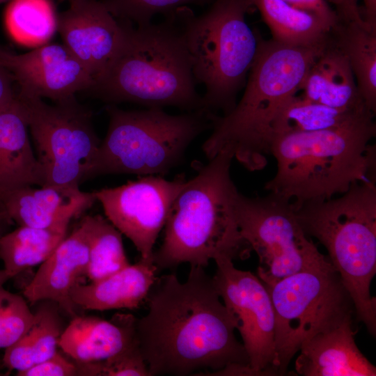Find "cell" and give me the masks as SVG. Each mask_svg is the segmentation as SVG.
<instances>
[{
	"instance_id": "cb8c5ba5",
	"label": "cell",
	"mask_w": 376,
	"mask_h": 376,
	"mask_svg": "<svg viewBox=\"0 0 376 376\" xmlns=\"http://www.w3.org/2000/svg\"><path fill=\"white\" fill-rule=\"evenodd\" d=\"M330 37L346 56L364 103L375 113L376 29L366 23L339 21Z\"/></svg>"
},
{
	"instance_id": "e0dca14e",
	"label": "cell",
	"mask_w": 376,
	"mask_h": 376,
	"mask_svg": "<svg viewBox=\"0 0 376 376\" xmlns=\"http://www.w3.org/2000/svg\"><path fill=\"white\" fill-rule=\"evenodd\" d=\"M88 246L85 228L80 222L42 264L23 295L31 304L51 301L75 317L78 308L71 298L72 288L86 276Z\"/></svg>"
},
{
	"instance_id": "ba28073f",
	"label": "cell",
	"mask_w": 376,
	"mask_h": 376,
	"mask_svg": "<svg viewBox=\"0 0 376 376\" xmlns=\"http://www.w3.org/2000/svg\"><path fill=\"white\" fill-rule=\"evenodd\" d=\"M109 122L88 179L107 174L164 175L177 166L191 141L213 125L201 109L171 115L162 108L126 111L107 107Z\"/></svg>"
},
{
	"instance_id": "44dd1931",
	"label": "cell",
	"mask_w": 376,
	"mask_h": 376,
	"mask_svg": "<svg viewBox=\"0 0 376 376\" xmlns=\"http://www.w3.org/2000/svg\"><path fill=\"white\" fill-rule=\"evenodd\" d=\"M159 272L152 259L140 258L135 264L88 284L78 283L71 291L77 308L107 311L134 309L141 306Z\"/></svg>"
},
{
	"instance_id": "8fae6325",
	"label": "cell",
	"mask_w": 376,
	"mask_h": 376,
	"mask_svg": "<svg viewBox=\"0 0 376 376\" xmlns=\"http://www.w3.org/2000/svg\"><path fill=\"white\" fill-rule=\"evenodd\" d=\"M235 214L242 236L259 258L258 277L265 285L331 264L307 238L289 201L272 193L256 198L239 193Z\"/></svg>"
},
{
	"instance_id": "f1b7e54d",
	"label": "cell",
	"mask_w": 376,
	"mask_h": 376,
	"mask_svg": "<svg viewBox=\"0 0 376 376\" xmlns=\"http://www.w3.org/2000/svg\"><path fill=\"white\" fill-rule=\"evenodd\" d=\"M5 22L17 42L43 45L56 30L57 16L52 0H10Z\"/></svg>"
},
{
	"instance_id": "30bf717a",
	"label": "cell",
	"mask_w": 376,
	"mask_h": 376,
	"mask_svg": "<svg viewBox=\"0 0 376 376\" xmlns=\"http://www.w3.org/2000/svg\"><path fill=\"white\" fill-rule=\"evenodd\" d=\"M28 118L45 185L79 187L88 180L101 141L92 113L72 97L51 105L19 93Z\"/></svg>"
},
{
	"instance_id": "7a4b0ae2",
	"label": "cell",
	"mask_w": 376,
	"mask_h": 376,
	"mask_svg": "<svg viewBox=\"0 0 376 376\" xmlns=\"http://www.w3.org/2000/svg\"><path fill=\"white\" fill-rule=\"evenodd\" d=\"M294 46L265 40L258 35L257 53L249 72L244 93L233 109L215 116L213 131L202 149L208 159L230 151L251 171L267 164L272 123L283 103L298 93L308 70L328 42Z\"/></svg>"
},
{
	"instance_id": "6da1fadb",
	"label": "cell",
	"mask_w": 376,
	"mask_h": 376,
	"mask_svg": "<svg viewBox=\"0 0 376 376\" xmlns=\"http://www.w3.org/2000/svg\"><path fill=\"white\" fill-rule=\"evenodd\" d=\"M205 267L190 266L187 280L157 278L136 335L150 376H253L235 320Z\"/></svg>"
},
{
	"instance_id": "4dcf8cb0",
	"label": "cell",
	"mask_w": 376,
	"mask_h": 376,
	"mask_svg": "<svg viewBox=\"0 0 376 376\" xmlns=\"http://www.w3.org/2000/svg\"><path fill=\"white\" fill-rule=\"evenodd\" d=\"M33 319L23 297L0 287V349L16 343L29 329Z\"/></svg>"
},
{
	"instance_id": "ab89813d",
	"label": "cell",
	"mask_w": 376,
	"mask_h": 376,
	"mask_svg": "<svg viewBox=\"0 0 376 376\" xmlns=\"http://www.w3.org/2000/svg\"><path fill=\"white\" fill-rule=\"evenodd\" d=\"M3 366L2 361H0V375H3V373L1 372V368Z\"/></svg>"
},
{
	"instance_id": "4316f807",
	"label": "cell",
	"mask_w": 376,
	"mask_h": 376,
	"mask_svg": "<svg viewBox=\"0 0 376 376\" xmlns=\"http://www.w3.org/2000/svg\"><path fill=\"white\" fill-rule=\"evenodd\" d=\"M68 228H40L19 226L0 236V259L11 279L42 264L67 236Z\"/></svg>"
},
{
	"instance_id": "7402d4cb",
	"label": "cell",
	"mask_w": 376,
	"mask_h": 376,
	"mask_svg": "<svg viewBox=\"0 0 376 376\" xmlns=\"http://www.w3.org/2000/svg\"><path fill=\"white\" fill-rule=\"evenodd\" d=\"M299 91L303 97L331 107L366 106L346 56L330 34L325 49L308 70Z\"/></svg>"
},
{
	"instance_id": "8992f818",
	"label": "cell",
	"mask_w": 376,
	"mask_h": 376,
	"mask_svg": "<svg viewBox=\"0 0 376 376\" xmlns=\"http://www.w3.org/2000/svg\"><path fill=\"white\" fill-rule=\"evenodd\" d=\"M292 206L305 233L327 249L357 319L375 336L376 299L370 290L376 274L375 182H357L339 198Z\"/></svg>"
},
{
	"instance_id": "8d00e7d4",
	"label": "cell",
	"mask_w": 376,
	"mask_h": 376,
	"mask_svg": "<svg viewBox=\"0 0 376 376\" xmlns=\"http://www.w3.org/2000/svg\"><path fill=\"white\" fill-rule=\"evenodd\" d=\"M363 20L370 28L376 29V0H363Z\"/></svg>"
},
{
	"instance_id": "60d3db41",
	"label": "cell",
	"mask_w": 376,
	"mask_h": 376,
	"mask_svg": "<svg viewBox=\"0 0 376 376\" xmlns=\"http://www.w3.org/2000/svg\"><path fill=\"white\" fill-rule=\"evenodd\" d=\"M6 1H8V0H0V3H3V2H5Z\"/></svg>"
},
{
	"instance_id": "836d02e7",
	"label": "cell",
	"mask_w": 376,
	"mask_h": 376,
	"mask_svg": "<svg viewBox=\"0 0 376 376\" xmlns=\"http://www.w3.org/2000/svg\"><path fill=\"white\" fill-rule=\"evenodd\" d=\"M290 6L309 13L320 19L331 30L337 25L339 17L327 0H283Z\"/></svg>"
},
{
	"instance_id": "1f68e13d",
	"label": "cell",
	"mask_w": 376,
	"mask_h": 376,
	"mask_svg": "<svg viewBox=\"0 0 376 376\" xmlns=\"http://www.w3.org/2000/svg\"><path fill=\"white\" fill-rule=\"evenodd\" d=\"M75 363L81 376H150L139 343L102 361Z\"/></svg>"
},
{
	"instance_id": "83f0119b",
	"label": "cell",
	"mask_w": 376,
	"mask_h": 376,
	"mask_svg": "<svg viewBox=\"0 0 376 376\" xmlns=\"http://www.w3.org/2000/svg\"><path fill=\"white\" fill-rule=\"evenodd\" d=\"M88 246L86 276L92 281L107 277L128 266L122 233L100 214L86 215L81 221Z\"/></svg>"
},
{
	"instance_id": "b9f144b4",
	"label": "cell",
	"mask_w": 376,
	"mask_h": 376,
	"mask_svg": "<svg viewBox=\"0 0 376 376\" xmlns=\"http://www.w3.org/2000/svg\"><path fill=\"white\" fill-rule=\"evenodd\" d=\"M58 2L61 3V2H63V1H69V0H58Z\"/></svg>"
},
{
	"instance_id": "f35d334b",
	"label": "cell",
	"mask_w": 376,
	"mask_h": 376,
	"mask_svg": "<svg viewBox=\"0 0 376 376\" xmlns=\"http://www.w3.org/2000/svg\"><path fill=\"white\" fill-rule=\"evenodd\" d=\"M6 220L3 214L0 212V232H1V224L3 223V221ZM1 235V233H0V236Z\"/></svg>"
},
{
	"instance_id": "ffe728a7",
	"label": "cell",
	"mask_w": 376,
	"mask_h": 376,
	"mask_svg": "<svg viewBox=\"0 0 376 376\" xmlns=\"http://www.w3.org/2000/svg\"><path fill=\"white\" fill-rule=\"evenodd\" d=\"M136 320L132 314L117 313L110 320L76 315L64 329L58 347L75 363L106 359L138 343Z\"/></svg>"
},
{
	"instance_id": "3957f363",
	"label": "cell",
	"mask_w": 376,
	"mask_h": 376,
	"mask_svg": "<svg viewBox=\"0 0 376 376\" xmlns=\"http://www.w3.org/2000/svg\"><path fill=\"white\" fill-rule=\"evenodd\" d=\"M368 113L336 127L275 136L277 170L265 189L292 205L331 198L357 182H375L376 134Z\"/></svg>"
},
{
	"instance_id": "603a6c76",
	"label": "cell",
	"mask_w": 376,
	"mask_h": 376,
	"mask_svg": "<svg viewBox=\"0 0 376 376\" xmlns=\"http://www.w3.org/2000/svg\"><path fill=\"white\" fill-rule=\"evenodd\" d=\"M58 308L53 301H42L33 312L32 323L26 332L5 349L3 366L19 373L49 359L57 352L65 329Z\"/></svg>"
},
{
	"instance_id": "ac0fdd59",
	"label": "cell",
	"mask_w": 376,
	"mask_h": 376,
	"mask_svg": "<svg viewBox=\"0 0 376 376\" xmlns=\"http://www.w3.org/2000/svg\"><path fill=\"white\" fill-rule=\"evenodd\" d=\"M352 316L303 343L295 361L303 376H375L376 368L355 343Z\"/></svg>"
},
{
	"instance_id": "9a60e30c",
	"label": "cell",
	"mask_w": 376,
	"mask_h": 376,
	"mask_svg": "<svg viewBox=\"0 0 376 376\" xmlns=\"http://www.w3.org/2000/svg\"><path fill=\"white\" fill-rule=\"evenodd\" d=\"M0 63L12 75L19 93L55 102L94 84L91 75L63 44H43L21 54L0 45Z\"/></svg>"
},
{
	"instance_id": "277c9868",
	"label": "cell",
	"mask_w": 376,
	"mask_h": 376,
	"mask_svg": "<svg viewBox=\"0 0 376 376\" xmlns=\"http://www.w3.org/2000/svg\"><path fill=\"white\" fill-rule=\"evenodd\" d=\"M233 159L221 150L186 181L170 210L163 242L153 253L159 272L183 263L205 267L210 260L249 257L252 250L236 219L240 192L230 176Z\"/></svg>"
},
{
	"instance_id": "5b68a950",
	"label": "cell",
	"mask_w": 376,
	"mask_h": 376,
	"mask_svg": "<svg viewBox=\"0 0 376 376\" xmlns=\"http://www.w3.org/2000/svg\"><path fill=\"white\" fill-rule=\"evenodd\" d=\"M159 24L126 22L125 45L88 91L104 102H133L148 108L203 109L196 92L184 34L182 8Z\"/></svg>"
},
{
	"instance_id": "d6986e66",
	"label": "cell",
	"mask_w": 376,
	"mask_h": 376,
	"mask_svg": "<svg viewBox=\"0 0 376 376\" xmlns=\"http://www.w3.org/2000/svg\"><path fill=\"white\" fill-rule=\"evenodd\" d=\"M29 131L26 111L17 95L10 104L0 111V203L15 189L45 185Z\"/></svg>"
},
{
	"instance_id": "7c38bea8",
	"label": "cell",
	"mask_w": 376,
	"mask_h": 376,
	"mask_svg": "<svg viewBox=\"0 0 376 376\" xmlns=\"http://www.w3.org/2000/svg\"><path fill=\"white\" fill-rule=\"evenodd\" d=\"M214 261L215 288L235 320L253 376L275 375L274 313L265 285L252 272L237 269L230 259Z\"/></svg>"
},
{
	"instance_id": "5bb4252c",
	"label": "cell",
	"mask_w": 376,
	"mask_h": 376,
	"mask_svg": "<svg viewBox=\"0 0 376 376\" xmlns=\"http://www.w3.org/2000/svg\"><path fill=\"white\" fill-rule=\"evenodd\" d=\"M57 16L63 45L94 79L101 76L123 49L127 23L117 19L101 1L69 0Z\"/></svg>"
},
{
	"instance_id": "d6a6232c",
	"label": "cell",
	"mask_w": 376,
	"mask_h": 376,
	"mask_svg": "<svg viewBox=\"0 0 376 376\" xmlns=\"http://www.w3.org/2000/svg\"><path fill=\"white\" fill-rule=\"evenodd\" d=\"M18 376H75L77 375L75 363L70 362L56 352L52 357L31 368L17 373Z\"/></svg>"
},
{
	"instance_id": "4fadbf2b",
	"label": "cell",
	"mask_w": 376,
	"mask_h": 376,
	"mask_svg": "<svg viewBox=\"0 0 376 376\" xmlns=\"http://www.w3.org/2000/svg\"><path fill=\"white\" fill-rule=\"evenodd\" d=\"M186 181L182 176L167 180L145 175L94 194L107 219L134 244L141 258L152 259L155 243Z\"/></svg>"
},
{
	"instance_id": "52a82bcc",
	"label": "cell",
	"mask_w": 376,
	"mask_h": 376,
	"mask_svg": "<svg viewBox=\"0 0 376 376\" xmlns=\"http://www.w3.org/2000/svg\"><path fill=\"white\" fill-rule=\"evenodd\" d=\"M250 7L247 0H215L198 17L182 8L193 76L205 87L203 109L214 114L233 109L257 53L258 35L245 19Z\"/></svg>"
},
{
	"instance_id": "e575fe53",
	"label": "cell",
	"mask_w": 376,
	"mask_h": 376,
	"mask_svg": "<svg viewBox=\"0 0 376 376\" xmlns=\"http://www.w3.org/2000/svg\"><path fill=\"white\" fill-rule=\"evenodd\" d=\"M330 1L335 5L340 22L366 23L359 7V0H330Z\"/></svg>"
},
{
	"instance_id": "2e32d148",
	"label": "cell",
	"mask_w": 376,
	"mask_h": 376,
	"mask_svg": "<svg viewBox=\"0 0 376 376\" xmlns=\"http://www.w3.org/2000/svg\"><path fill=\"white\" fill-rule=\"evenodd\" d=\"M93 192L69 186H26L9 193L0 203L6 220L40 228H68L70 221L91 207Z\"/></svg>"
},
{
	"instance_id": "74e56055",
	"label": "cell",
	"mask_w": 376,
	"mask_h": 376,
	"mask_svg": "<svg viewBox=\"0 0 376 376\" xmlns=\"http://www.w3.org/2000/svg\"><path fill=\"white\" fill-rule=\"evenodd\" d=\"M10 279L4 269H0V287L3 286L4 283Z\"/></svg>"
},
{
	"instance_id": "9c48e42d",
	"label": "cell",
	"mask_w": 376,
	"mask_h": 376,
	"mask_svg": "<svg viewBox=\"0 0 376 376\" xmlns=\"http://www.w3.org/2000/svg\"><path fill=\"white\" fill-rule=\"evenodd\" d=\"M274 313L275 375H284L303 343L339 325L354 312L352 299L331 264L265 285Z\"/></svg>"
},
{
	"instance_id": "f546056e",
	"label": "cell",
	"mask_w": 376,
	"mask_h": 376,
	"mask_svg": "<svg viewBox=\"0 0 376 376\" xmlns=\"http://www.w3.org/2000/svg\"><path fill=\"white\" fill-rule=\"evenodd\" d=\"M215 0H102L107 10L118 20L136 26L151 22L157 14L165 16L190 5L203 6Z\"/></svg>"
},
{
	"instance_id": "484cf974",
	"label": "cell",
	"mask_w": 376,
	"mask_h": 376,
	"mask_svg": "<svg viewBox=\"0 0 376 376\" xmlns=\"http://www.w3.org/2000/svg\"><path fill=\"white\" fill-rule=\"evenodd\" d=\"M255 6L270 30L272 40L282 44L307 46L325 41L331 29L320 19L283 0H247Z\"/></svg>"
},
{
	"instance_id": "d590c367",
	"label": "cell",
	"mask_w": 376,
	"mask_h": 376,
	"mask_svg": "<svg viewBox=\"0 0 376 376\" xmlns=\"http://www.w3.org/2000/svg\"><path fill=\"white\" fill-rule=\"evenodd\" d=\"M14 79L9 71L0 63V111L7 107L16 98Z\"/></svg>"
},
{
	"instance_id": "d4e9b609",
	"label": "cell",
	"mask_w": 376,
	"mask_h": 376,
	"mask_svg": "<svg viewBox=\"0 0 376 376\" xmlns=\"http://www.w3.org/2000/svg\"><path fill=\"white\" fill-rule=\"evenodd\" d=\"M368 113L375 114L365 105L354 108L331 107L296 93L277 112L272 126V139L276 135L336 127Z\"/></svg>"
}]
</instances>
